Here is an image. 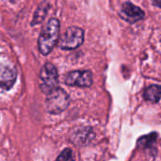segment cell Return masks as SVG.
<instances>
[{
    "mask_svg": "<svg viewBox=\"0 0 161 161\" xmlns=\"http://www.w3.org/2000/svg\"><path fill=\"white\" fill-rule=\"evenodd\" d=\"M59 29L60 23L56 18L50 19L48 23H46V25L43 26L38 39L39 51L43 56L50 54L56 46L59 38Z\"/></svg>",
    "mask_w": 161,
    "mask_h": 161,
    "instance_id": "obj_1",
    "label": "cell"
},
{
    "mask_svg": "<svg viewBox=\"0 0 161 161\" xmlns=\"http://www.w3.org/2000/svg\"><path fill=\"white\" fill-rule=\"evenodd\" d=\"M56 161H75V157L73 154V151L69 148L64 149L60 155L58 157L57 160Z\"/></svg>",
    "mask_w": 161,
    "mask_h": 161,
    "instance_id": "obj_11",
    "label": "cell"
},
{
    "mask_svg": "<svg viewBox=\"0 0 161 161\" xmlns=\"http://www.w3.org/2000/svg\"><path fill=\"white\" fill-rule=\"evenodd\" d=\"M160 87L158 85H152L144 91V99L151 103H158L160 100Z\"/></svg>",
    "mask_w": 161,
    "mask_h": 161,
    "instance_id": "obj_9",
    "label": "cell"
},
{
    "mask_svg": "<svg viewBox=\"0 0 161 161\" xmlns=\"http://www.w3.org/2000/svg\"><path fill=\"white\" fill-rule=\"evenodd\" d=\"M70 104L68 93L61 88H56L47 93L45 100L46 109L51 114H59L64 111Z\"/></svg>",
    "mask_w": 161,
    "mask_h": 161,
    "instance_id": "obj_2",
    "label": "cell"
},
{
    "mask_svg": "<svg viewBox=\"0 0 161 161\" xmlns=\"http://www.w3.org/2000/svg\"><path fill=\"white\" fill-rule=\"evenodd\" d=\"M153 1V4L158 7V8H160V0H152Z\"/></svg>",
    "mask_w": 161,
    "mask_h": 161,
    "instance_id": "obj_12",
    "label": "cell"
},
{
    "mask_svg": "<svg viewBox=\"0 0 161 161\" xmlns=\"http://www.w3.org/2000/svg\"><path fill=\"white\" fill-rule=\"evenodd\" d=\"M157 138H158V135L156 133H152L148 136H145V137H142L139 140L138 142V144L141 146V147H143V148H148L150 147L152 144H154L157 141Z\"/></svg>",
    "mask_w": 161,
    "mask_h": 161,
    "instance_id": "obj_10",
    "label": "cell"
},
{
    "mask_svg": "<svg viewBox=\"0 0 161 161\" xmlns=\"http://www.w3.org/2000/svg\"><path fill=\"white\" fill-rule=\"evenodd\" d=\"M84 42V30L77 26L68 27L59 41V47L63 50L78 48Z\"/></svg>",
    "mask_w": 161,
    "mask_h": 161,
    "instance_id": "obj_4",
    "label": "cell"
},
{
    "mask_svg": "<svg viewBox=\"0 0 161 161\" xmlns=\"http://www.w3.org/2000/svg\"><path fill=\"white\" fill-rule=\"evenodd\" d=\"M120 16L130 24L137 23L144 18V11L131 2H125L122 6Z\"/></svg>",
    "mask_w": 161,
    "mask_h": 161,
    "instance_id": "obj_6",
    "label": "cell"
},
{
    "mask_svg": "<svg viewBox=\"0 0 161 161\" xmlns=\"http://www.w3.org/2000/svg\"><path fill=\"white\" fill-rule=\"evenodd\" d=\"M65 83L68 86L88 88L92 85V74L91 71H73L67 74Z\"/></svg>",
    "mask_w": 161,
    "mask_h": 161,
    "instance_id": "obj_5",
    "label": "cell"
},
{
    "mask_svg": "<svg viewBox=\"0 0 161 161\" xmlns=\"http://www.w3.org/2000/svg\"><path fill=\"white\" fill-rule=\"evenodd\" d=\"M41 90L44 93H49L58 85V74L57 68L50 62L45 63L40 71Z\"/></svg>",
    "mask_w": 161,
    "mask_h": 161,
    "instance_id": "obj_3",
    "label": "cell"
},
{
    "mask_svg": "<svg viewBox=\"0 0 161 161\" xmlns=\"http://www.w3.org/2000/svg\"><path fill=\"white\" fill-rule=\"evenodd\" d=\"M17 78V71L11 65L0 66V87L6 91L12 88Z\"/></svg>",
    "mask_w": 161,
    "mask_h": 161,
    "instance_id": "obj_7",
    "label": "cell"
},
{
    "mask_svg": "<svg viewBox=\"0 0 161 161\" xmlns=\"http://www.w3.org/2000/svg\"><path fill=\"white\" fill-rule=\"evenodd\" d=\"M49 4L47 1H43L42 4H40V6L38 7V8L36 9L33 19L31 21V25H37L41 23H42V21L45 19L47 12L49 10Z\"/></svg>",
    "mask_w": 161,
    "mask_h": 161,
    "instance_id": "obj_8",
    "label": "cell"
}]
</instances>
